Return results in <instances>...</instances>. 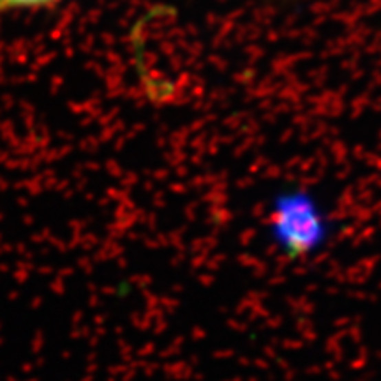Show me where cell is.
Instances as JSON below:
<instances>
[{"label": "cell", "mask_w": 381, "mask_h": 381, "mask_svg": "<svg viewBox=\"0 0 381 381\" xmlns=\"http://www.w3.org/2000/svg\"><path fill=\"white\" fill-rule=\"evenodd\" d=\"M61 0H0V21L17 12H30L48 9Z\"/></svg>", "instance_id": "cell-2"}, {"label": "cell", "mask_w": 381, "mask_h": 381, "mask_svg": "<svg viewBox=\"0 0 381 381\" xmlns=\"http://www.w3.org/2000/svg\"><path fill=\"white\" fill-rule=\"evenodd\" d=\"M270 242L283 258L307 261L320 254L330 239L329 223L309 199L288 196L270 215Z\"/></svg>", "instance_id": "cell-1"}]
</instances>
